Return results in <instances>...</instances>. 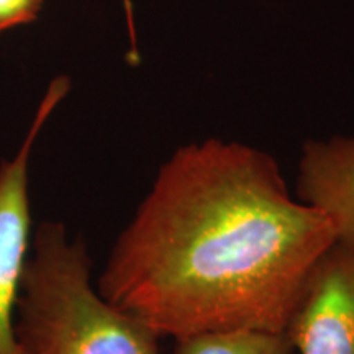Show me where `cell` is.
<instances>
[{"label":"cell","mask_w":354,"mask_h":354,"mask_svg":"<svg viewBox=\"0 0 354 354\" xmlns=\"http://www.w3.org/2000/svg\"><path fill=\"white\" fill-rule=\"evenodd\" d=\"M336 243L271 154L209 138L177 148L118 234L97 290L172 339L282 333L310 269Z\"/></svg>","instance_id":"1"},{"label":"cell","mask_w":354,"mask_h":354,"mask_svg":"<svg viewBox=\"0 0 354 354\" xmlns=\"http://www.w3.org/2000/svg\"><path fill=\"white\" fill-rule=\"evenodd\" d=\"M81 234L63 221H41L32 238L15 317L24 354H162L159 336L92 284Z\"/></svg>","instance_id":"2"},{"label":"cell","mask_w":354,"mask_h":354,"mask_svg":"<svg viewBox=\"0 0 354 354\" xmlns=\"http://www.w3.org/2000/svg\"><path fill=\"white\" fill-rule=\"evenodd\" d=\"M69 87L68 77L50 82L19 151L0 161V354H24L17 342L15 317L21 279L32 251L30 162L35 143Z\"/></svg>","instance_id":"3"},{"label":"cell","mask_w":354,"mask_h":354,"mask_svg":"<svg viewBox=\"0 0 354 354\" xmlns=\"http://www.w3.org/2000/svg\"><path fill=\"white\" fill-rule=\"evenodd\" d=\"M282 333L299 354H354V250L335 243L320 256Z\"/></svg>","instance_id":"4"},{"label":"cell","mask_w":354,"mask_h":354,"mask_svg":"<svg viewBox=\"0 0 354 354\" xmlns=\"http://www.w3.org/2000/svg\"><path fill=\"white\" fill-rule=\"evenodd\" d=\"M297 198L330 220L336 243L354 250V136L336 135L304 145Z\"/></svg>","instance_id":"5"},{"label":"cell","mask_w":354,"mask_h":354,"mask_svg":"<svg viewBox=\"0 0 354 354\" xmlns=\"http://www.w3.org/2000/svg\"><path fill=\"white\" fill-rule=\"evenodd\" d=\"M284 333L272 331H223L174 339L171 354H292Z\"/></svg>","instance_id":"6"},{"label":"cell","mask_w":354,"mask_h":354,"mask_svg":"<svg viewBox=\"0 0 354 354\" xmlns=\"http://www.w3.org/2000/svg\"><path fill=\"white\" fill-rule=\"evenodd\" d=\"M44 0H0V35L38 19Z\"/></svg>","instance_id":"7"}]
</instances>
